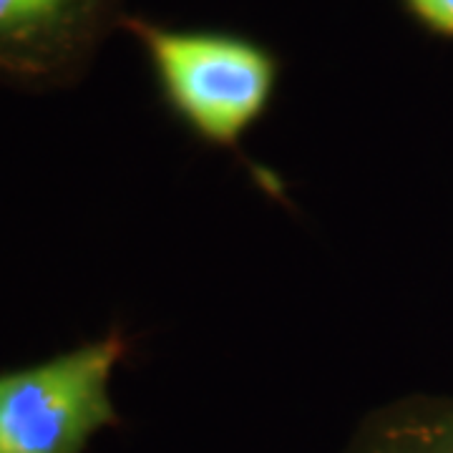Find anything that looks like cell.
Wrapping results in <instances>:
<instances>
[{"mask_svg": "<svg viewBox=\"0 0 453 453\" xmlns=\"http://www.w3.org/2000/svg\"><path fill=\"white\" fill-rule=\"evenodd\" d=\"M121 28L142 46L166 109L199 142L237 149L267 113L280 61L250 35L211 28H174L124 16Z\"/></svg>", "mask_w": 453, "mask_h": 453, "instance_id": "cell-1", "label": "cell"}, {"mask_svg": "<svg viewBox=\"0 0 453 453\" xmlns=\"http://www.w3.org/2000/svg\"><path fill=\"white\" fill-rule=\"evenodd\" d=\"M121 333L35 365L0 372V453H86L121 418L111 380L127 357Z\"/></svg>", "mask_w": 453, "mask_h": 453, "instance_id": "cell-2", "label": "cell"}, {"mask_svg": "<svg viewBox=\"0 0 453 453\" xmlns=\"http://www.w3.org/2000/svg\"><path fill=\"white\" fill-rule=\"evenodd\" d=\"M124 0H0V79L28 88L79 81L121 28Z\"/></svg>", "mask_w": 453, "mask_h": 453, "instance_id": "cell-3", "label": "cell"}, {"mask_svg": "<svg viewBox=\"0 0 453 453\" xmlns=\"http://www.w3.org/2000/svg\"><path fill=\"white\" fill-rule=\"evenodd\" d=\"M345 453H453V398H405L378 408Z\"/></svg>", "mask_w": 453, "mask_h": 453, "instance_id": "cell-4", "label": "cell"}, {"mask_svg": "<svg viewBox=\"0 0 453 453\" xmlns=\"http://www.w3.org/2000/svg\"><path fill=\"white\" fill-rule=\"evenodd\" d=\"M408 16L438 38L453 41V0H401Z\"/></svg>", "mask_w": 453, "mask_h": 453, "instance_id": "cell-5", "label": "cell"}]
</instances>
